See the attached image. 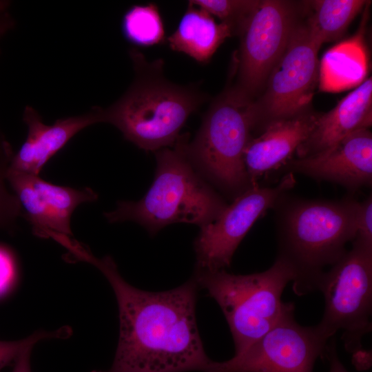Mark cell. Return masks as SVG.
<instances>
[{
  "mask_svg": "<svg viewBox=\"0 0 372 372\" xmlns=\"http://www.w3.org/2000/svg\"><path fill=\"white\" fill-rule=\"evenodd\" d=\"M70 261L96 267L110 283L119 312V338L111 367L92 372H209L207 355L196 318L199 287L194 278L171 290L137 289L121 276L110 256L96 257L75 241Z\"/></svg>",
  "mask_w": 372,
  "mask_h": 372,
  "instance_id": "obj_1",
  "label": "cell"
},
{
  "mask_svg": "<svg viewBox=\"0 0 372 372\" xmlns=\"http://www.w3.org/2000/svg\"><path fill=\"white\" fill-rule=\"evenodd\" d=\"M359 202L351 197L337 200H310L287 193L273 208L277 256L292 267L293 289L303 296L318 290L324 269L347 252L356 236Z\"/></svg>",
  "mask_w": 372,
  "mask_h": 372,
  "instance_id": "obj_2",
  "label": "cell"
},
{
  "mask_svg": "<svg viewBox=\"0 0 372 372\" xmlns=\"http://www.w3.org/2000/svg\"><path fill=\"white\" fill-rule=\"evenodd\" d=\"M135 79L125 94L106 108L100 123L116 127L128 141L145 151L173 146L190 114L205 96L196 88L176 85L163 75V63H148L130 51Z\"/></svg>",
  "mask_w": 372,
  "mask_h": 372,
  "instance_id": "obj_3",
  "label": "cell"
},
{
  "mask_svg": "<svg viewBox=\"0 0 372 372\" xmlns=\"http://www.w3.org/2000/svg\"><path fill=\"white\" fill-rule=\"evenodd\" d=\"M185 139L180 136L173 147L156 152L155 176L147 193L137 201L118 202L104 213L108 223L134 222L155 235L174 223L201 227L220 215L227 203L189 161Z\"/></svg>",
  "mask_w": 372,
  "mask_h": 372,
  "instance_id": "obj_4",
  "label": "cell"
},
{
  "mask_svg": "<svg viewBox=\"0 0 372 372\" xmlns=\"http://www.w3.org/2000/svg\"><path fill=\"white\" fill-rule=\"evenodd\" d=\"M257 122L256 102L233 87L211 104L193 141L184 143L199 173L234 198L254 186L243 154Z\"/></svg>",
  "mask_w": 372,
  "mask_h": 372,
  "instance_id": "obj_5",
  "label": "cell"
},
{
  "mask_svg": "<svg viewBox=\"0 0 372 372\" xmlns=\"http://www.w3.org/2000/svg\"><path fill=\"white\" fill-rule=\"evenodd\" d=\"M290 265L276 257L268 269L251 274H234L226 269H195L194 278L220 306L239 354L269 331L289 310L282 294L293 282Z\"/></svg>",
  "mask_w": 372,
  "mask_h": 372,
  "instance_id": "obj_6",
  "label": "cell"
},
{
  "mask_svg": "<svg viewBox=\"0 0 372 372\" xmlns=\"http://www.w3.org/2000/svg\"><path fill=\"white\" fill-rule=\"evenodd\" d=\"M318 290L324 299L319 329L329 339L342 330L346 350L364 357L362 338L372 327V247L353 241L352 248L323 273Z\"/></svg>",
  "mask_w": 372,
  "mask_h": 372,
  "instance_id": "obj_7",
  "label": "cell"
},
{
  "mask_svg": "<svg viewBox=\"0 0 372 372\" xmlns=\"http://www.w3.org/2000/svg\"><path fill=\"white\" fill-rule=\"evenodd\" d=\"M320 45L310 35L306 23L293 32L284 52L266 81L265 94L256 102V127L290 118L308 111L314 90L319 83Z\"/></svg>",
  "mask_w": 372,
  "mask_h": 372,
  "instance_id": "obj_8",
  "label": "cell"
},
{
  "mask_svg": "<svg viewBox=\"0 0 372 372\" xmlns=\"http://www.w3.org/2000/svg\"><path fill=\"white\" fill-rule=\"evenodd\" d=\"M294 309L240 353L224 362L213 361L209 372H313L316 360L325 354L329 338L318 325L298 323Z\"/></svg>",
  "mask_w": 372,
  "mask_h": 372,
  "instance_id": "obj_9",
  "label": "cell"
},
{
  "mask_svg": "<svg viewBox=\"0 0 372 372\" xmlns=\"http://www.w3.org/2000/svg\"><path fill=\"white\" fill-rule=\"evenodd\" d=\"M295 3L258 1L240 32L238 83L235 87L251 99L266 83L298 25Z\"/></svg>",
  "mask_w": 372,
  "mask_h": 372,
  "instance_id": "obj_10",
  "label": "cell"
},
{
  "mask_svg": "<svg viewBox=\"0 0 372 372\" xmlns=\"http://www.w3.org/2000/svg\"><path fill=\"white\" fill-rule=\"evenodd\" d=\"M296 183L288 172L274 187L254 185L236 196L213 222L200 228L194 242L196 269L228 268L239 244L254 223Z\"/></svg>",
  "mask_w": 372,
  "mask_h": 372,
  "instance_id": "obj_11",
  "label": "cell"
},
{
  "mask_svg": "<svg viewBox=\"0 0 372 372\" xmlns=\"http://www.w3.org/2000/svg\"><path fill=\"white\" fill-rule=\"evenodd\" d=\"M7 182L16 196L21 216L33 234L48 238L50 233L72 236L71 216L78 206L97 200L90 187L73 188L48 182L39 176L6 169Z\"/></svg>",
  "mask_w": 372,
  "mask_h": 372,
  "instance_id": "obj_12",
  "label": "cell"
},
{
  "mask_svg": "<svg viewBox=\"0 0 372 372\" xmlns=\"http://www.w3.org/2000/svg\"><path fill=\"white\" fill-rule=\"evenodd\" d=\"M319 180L338 183L356 190L372 183V134L358 130L323 154L291 158L283 167Z\"/></svg>",
  "mask_w": 372,
  "mask_h": 372,
  "instance_id": "obj_13",
  "label": "cell"
},
{
  "mask_svg": "<svg viewBox=\"0 0 372 372\" xmlns=\"http://www.w3.org/2000/svg\"><path fill=\"white\" fill-rule=\"evenodd\" d=\"M23 119L28 128L27 137L15 154L8 168L39 176L44 165L79 132L100 123L99 107L72 116L59 118L52 124L43 122L32 106L25 107Z\"/></svg>",
  "mask_w": 372,
  "mask_h": 372,
  "instance_id": "obj_14",
  "label": "cell"
},
{
  "mask_svg": "<svg viewBox=\"0 0 372 372\" xmlns=\"http://www.w3.org/2000/svg\"><path fill=\"white\" fill-rule=\"evenodd\" d=\"M318 114L309 110L294 116L272 121L261 134L249 141L243 154L252 185L262 175L283 167L311 134Z\"/></svg>",
  "mask_w": 372,
  "mask_h": 372,
  "instance_id": "obj_15",
  "label": "cell"
},
{
  "mask_svg": "<svg viewBox=\"0 0 372 372\" xmlns=\"http://www.w3.org/2000/svg\"><path fill=\"white\" fill-rule=\"evenodd\" d=\"M372 124V80L362 82L330 111L318 114L308 138L298 147V158L323 154L353 132Z\"/></svg>",
  "mask_w": 372,
  "mask_h": 372,
  "instance_id": "obj_16",
  "label": "cell"
},
{
  "mask_svg": "<svg viewBox=\"0 0 372 372\" xmlns=\"http://www.w3.org/2000/svg\"><path fill=\"white\" fill-rule=\"evenodd\" d=\"M233 34L228 25L217 23L204 10L189 4L176 30L167 41L172 50L205 63L211 59L224 41Z\"/></svg>",
  "mask_w": 372,
  "mask_h": 372,
  "instance_id": "obj_17",
  "label": "cell"
},
{
  "mask_svg": "<svg viewBox=\"0 0 372 372\" xmlns=\"http://www.w3.org/2000/svg\"><path fill=\"white\" fill-rule=\"evenodd\" d=\"M366 72L364 48L359 39H352L329 50L320 64L321 88L339 90L359 83Z\"/></svg>",
  "mask_w": 372,
  "mask_h": 372,
  "instance_id": "obj_18",
  "label": "cell"
},
{
  "mask_svg": "<svg viewBox=\"0 0 372 372\" xmlns=\"http://www.w3.org/2000/svg\"><path fill=\"white\" fill-rule=\"evenodd\" d=\"M309 3L311 14L306 25L311 37L322 45L342 36L366 1L316 0Z\"/></svg>",
  "mask_w": 372,
  "mask_h": 372,
  "instance_id": "obj_19",
  "label": "cell"
},
{
  "mask_svg": "<svg viewBox=\"0 0 372 372\" xmlns=\"http://www.w3.org/2000/svg\"><path fill=\"white\" fill-rule=\"evenodd\" d=\"M121 30L125 39L138 46H152L165 39L163 22L154 3L130 8L123 15Z\"/></svg>",
  "mask_w": 372,
  "mask_h": 372,
  "instance_id": "obj_20",
  "label": "cell"
},
{
  "mask_svg": "<svg viewBox=\"0 0 372 372\" xmlns=\"http://www.w3.org/2000/svg\"><path fill=\"white\" fill-rule=\"evenodd\" d=\"M255 0H192L189 4L197 6L228 25L233 33L240 34L250 12L256 5Z\"/></svg>",
  "mask_w": 372,
  "mask_h": 372,
  "instance_id": "obj_21",
  "label": "cell"
},
{
  "mask_svg": "<svg viewBox=\"0 0 372 372\" xmlns=\"http://www.w3.org/2000/svg\"><path fill=\"white\" fill-rule=\"evenodd\" d=\"M72 330L69 327H63L54 331H38L30 336L17 341L0 340V369L15 360L25 348L34 346L40 340L48 338H65L70 336Z\"/></svg>",
  "mask_w": 372,
  "mask_h": 372,
  "instance_id": "obj_22",
  "label": "cell"
},
{
  "mask_svg": "<svg viewBox=\"0 0 372 372\" xmlns=\"http://www.w3.org/2000/svg\"><path fill=\"white\" fill-rule=\"evenodd\" d=\"M8 164L0 162V229L14 225L21 216L17 198L9 186L5 172Z\"/></svg>",
  "mask_w": 372,
  "mask_h": 372,
  "instance_id": "obj_23",
  "label": "cell"
},
{
  "mask_svg": "<svg viewBox=\"0 0 372 372\" xmlns=\"http://www.w3.org/2000/svg\"><path fill=\"white\" fill-rule=\"evenodd\" d=\"M353 241L372 247V197L359 202L356 218V236Z\"/></svg>",
  "mask_w": 372,
  "mask_h": 372,
  "instance_id": "obj_24",
  "label": "cell"
},
{
  "mask_svg": "<svg viewBox=\"0 0 372 372\" xmlns=\"http://www.w3.org/2000/svg\"><path fill=\"white\" fill-rule=\"evenodd\" d=\"M17 265L11 251L0 245V297L6 294L14 285Z\"/></svg>",
  "mask_w": 372,
  "mask_h": 372,
  "instance_id": "obj_25",
  "label": "cell"
},
{
  "mask_svg": "<svg viewBox=\"0 0 372 372\" xmlns=\"http://www.w3.org/2000/svg\"><path fill=\"white\" fill-rule=\"evenodd\" d=\"M332 343L327 346L325 355L329 361V372H349L340 362L335 347V340H332Z\"/></svg>",
  "mask_w": 372,
  "mask_h": 372,
  "instance_id": "obj_26",
  "label": "cell"
},
{
  "mask_svg": "<svg viewBox=\"0 0 372 372\" xmlns=\"http://www.w3.org/2000/svg\"><path fill=\"white\" fill-rule=\"evenodd\" d=\"M33 346L25 348L16 358L12 372H31L30 353Z\"/></svg>",
  "mask_w": 372,
  "mask_h": 372,
  "instance_id": "obj_27",
  "label": "cell"
},
{
  "mask_svg": "<svg viewBox=\"0 0 372 372\" xmlns=\"http://www.w3.org/2000/svg\"><path fill=\"white\" fill-rule=\"evenodd\" d=\"M12 154L8 145H0V160L7 159Z\"/></svg>",
  "mask_w": 372,
  "mask_h": 372,
  "instance_id": "obj_28",
  "label": "cell"
},
{
  "mask_svg": "<svg viewBox=\"0 0 372 372\" xmlns=\"http://www.w3.org/2000/svg\"><path fill=\"white\" fill-rule=\"evenodd\" d=\"M4 7H3V3H0V10H2L3 9Z\"/></svg>",
  "mask_w": 372,
  "mask_h": 372,
  "instance_id": "obj_29",
  "label": "cell"
}]
</instances>
